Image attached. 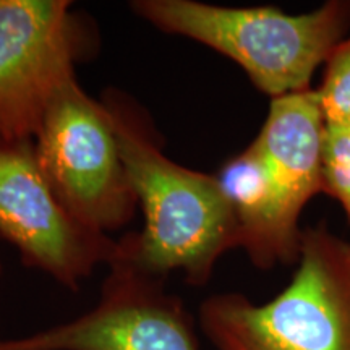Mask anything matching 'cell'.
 <instances>
[{
  "mask_svg": "<svg viewBox=\"0 0 350 350\" xmlns=\"http://www.w3.org/2000/svg\"><path fill=\"white\" fill-rule=\"evenodd\" d=\"M80 46L68 0H0V146L34 142Z\"/></svg>",
  "mask_w": 350,
  "mask_h": 350,
  "instance_id": "cell-6",
  "label": "cell"
},
{
  "mask_svg": "<svg viewBox=\"0 0 350 350\" xmlns=\"http://www.w3.org/2000/svg\"><path fill=\"white\" fill-rule=\"evenodd\" d=\"M130 7L159 31L229 57L271 99L310 90L314 72L350 28V2L344 0L301 15L275 7H221L196 0H135Z\"/></svg>",
  "mask_w": 350,
  "mask_h": 350,
  "instance_id": "cell-2",
  "label": "cell"
},
{
  "mask_svg": "<svg viewBox=\"0 0 350 350\" xmlns=\"http://www.w3.org/2000/svg\"><path fill=\"white\" fill-rule=\"evenodd\" d=\"M317 93L326 125L350 126V33L325 64Z\"/></svg>",
  "mask_w": 350,
  "mask_h": 350,
  "instance_id": "cell-10",
  "label": "cell"
},
{
  "mask_svg": "<svg viewBox=\"0 0 350 350\" xmlns=\"http://www.w3.org/2000/svg\"><path fill=\"white\" fill-rule=\"evenodd\" d=\"M0 350H200L193 317L177 295L129 261L113 258L99 300L80 317L13 339Z\"/></svg>",
  "mask_w": 350,
  "mask_h": 350,
  "instance_id": "cell-5",
  "label": "cell"
},
{
  "mask_svg": "<svg viewBox=\"0 0 350 350\" xmlns=\"http://www.w3.org/2000/svg\"><path fill=\"white\" fill-rule=\"evenodd\" d=\"M198 321L217 350H350V242L305 229L294 278L273 300L216 294Z\"/></svg>",
  "mask_w": 350,
  "mask_h": 350,
  "instance_id": "cell-3",
  "label": "cell"
},
{
  "mask_svg": "<svg viewBox=\"0 0 350 350\" xmlns=\"http://www.w3.org/2000/svg\"><path fill=\"white\" fill-rule=\"evenodd\" d=\"M326 120L317 90L271 99L269 112L253 139L268 164L284 217L294 229L305 204L323 193Z\"/></svg>",
  "mask_w": 350,
  "mask_h": 350,
  "instance_id": "cell-8",
  "label": "cell"
},
{
  "mask_svg": "<svg viewBox=\"0 0 350 350\" xmlns=\"http://www.w3.org/2000/svg\"><path fill=\"white\" fill-rule=\"evenodd\" d=\"M107 107L144 224L117 242L113 258L165 278L182 271L204 286L226 252L240 247L234 209L216 175L188 169L161 150L159 135L133 99L109 90Z\"/></svg>",
  "mask_w": 350,
  "mask_h": 350,
  "instance_id": "cell-1",
  "label": "cell"
},
{
  "mask_svg": "<svg viewBox=\"0 0 350 350\" xmlns=\"http://www.w3.org/2000/svg\"><path fill=\"white\" fill-rule=\"evenodd\" d=\"M0 235L26 265L72 291L117 253V242L85 229L64 208L33 143L0 146Z\"/></svg>",
  "mask_w": 350,
  "mask_h": 350,
  "instance_id": "cell-7",
  "label": "cell"
},
{
  "mask_svg": "<svg viewBox=\"0 0 350 350\" xmlns=\"http://www.w3.org/2000/svg\"><path fill=\"white\" fill-rule=\"evenodd\" d=\"M33 144L52 190L78 224L111 237L133 219L138 201L111 116L77 77L52 98Z\"/></svg>",
  "mask_w": 350,
  "mask_h": 350,
  "instance_id": "cell-4",
  "label": "cell"
},
{
  "mask_svg": "<svg viewBox=\"0 0 350 350\" xmlns=\"http://www.w3.org/2000/svg\"><path fill=\"white\" fill-rule=\"evenodd\" d=\"M0 273H2V260H0Z\"/></svg>",
  "mask_w": 350,
  "mask_h": 350,
  "instance_id": "cell-12",
  "label": "cell"
},
{
  "mask_svg": "<svg viewBox=\"0 0 350 350\" xmlns=\"http://www.w3.org/2000/svg\"><path fill=\"white\" fill-rule=\"evenodd\" d=\"M323 182V193L342 204L350 222V126L326 125Z\"/></svg>",
  "mask_w": 350,
  "mask_h": 350,
  "instance_id": "cell-11",
  "label": "cell"
},
{
  "mask_svg": "<svg viewBox=\"0 0 350 350\" xmlns=\"http://www.w3.org/2000/svg\"><path fill=\"white\" fill-rule=\"evenodd\" d=\"M234 209L240 232V248L253 265L271 269L299 261L301 234L284 217L269 167L260 148L252 142L242 152L226 161L216 174Z\"/></svg>",
  "mask_w": 350,
  "mask_h": 350,
  "instance_id": "cell-9",
  "label": "cell"
}]
</instances>
